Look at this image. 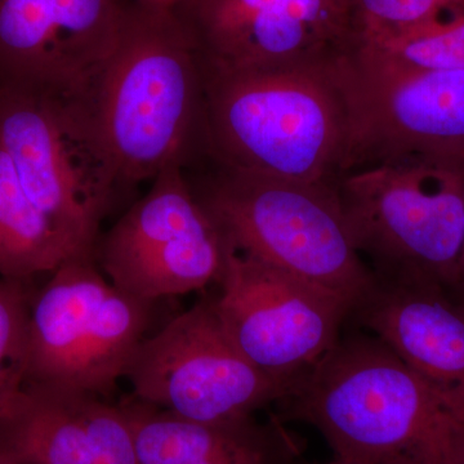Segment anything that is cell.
Segmentation results:
<instances>
[{
  "label": "cell",
  "mask_w": 464,
  "mask_h": 464,
  "mask_svg": "<svg viewBox=\"0 0 464 464\" xmlns=\"http://www.w3.org/2000/svg\"><path fill=\"white\" fill-rule=\"evenodd\" d=\"M121 408L132 427L140 464H297L301 439L273 415L203 423L183 420L140 400Z\"/></svg>",
  "instance_id": "16"
},
{
  "label": "cell",
  "mask_w": 464,
  "mask_h": 464,
  "mask_svg": "<svg viewBox=\"0 0 464 464\" xmlns=\"http://www.w3.org/2000/svg\"><path fill=\"white\" fill-rule=\"evenodd\" d=\"M173 161L97 241V265L116 288L145 301L218 283L226 243Z\"/></svg>",
  "instance_id": "9"
},
{
  "label": "cell",
  "mask_w": 464,
  "mask_h": 464,
  "mask_svg": "<svg viewBox=\"0 0 464 464\" xmlns=\"http://www.w3.org/2000/svg\"><path fill=\"white\" fill-rule=\"evenodd\" d=\"M146 5H158V7H177L182 0H141Z\"/></svg>",
  "instance_id": "23"
},
{
  "label": "cell",
  "mask_w": 464,
  "mask_h": 464,
  "mask_svg": "<svg viewBox=\"0 0 464 464\" xmlns=\"http://www.w3.org/2000/svg\"><path fill=\"white\" fill-rule=\"evenodd\" d=\"M360 44L405 32L464 7V0H351ZM360 47V45H359Z\"/></svg>",
  "instance_id": "20"
},
{
  "label": "cell",
  "mask_w": 464,
  "mask_h": 464,
  "mask_svg": "<svg viewBox=\"0 0 464 464\" xmlns=\"http://www.w3.org/2000/svg\"><path fill=\"white\" fill-rule=\"evenodd\" d=\"M123 0H0V84L85 96L114 48Z\"/></svg>",
  "instance_id": "13"
},
{
  "label": "cell",
  "mask_w": 464,
  "mask_h": 464,
  "mask_svg": "<svg viewBox=\"0 0 464 464\" xmlns=\"http://www.w3.org/2000/svg\"><path fill=\"white\" fill-rule=\"evenodd\" d=\"M197 194L226 243L249 257L353 302L374 282L335 186L286 181L222 167Z\"/></svg>",
  "instance_id": "4"
},
{
  "label": "cell",
  "mask_w": 464,
  "mask_h": 464,
  "mask_svg": "<svg viewBox=\"0 0 464 464\" xmlns=\"http://www.w3.org/2000/svg\"><path fill=\"white\" fill-rule=\"evenodd\" d=\"M453 451L457 464H464V423L454 420Z\"/></svg>",
  "instance_id": "21"
},
{
  "label": "cell",
  "mask_w": 464,
  "mask_h": 464,
  "mask_svg": "<svg viewBox=\"0 0 464 464\" xmlns=\"http://www.w3.org/2000/svg\"><path fill=\"white\" fill-rule=\"evenodd\" d=\"M0 148L34 206L93 256L118 170L83 96L0 84Z\"/></svg>",
  "instance_id": "5"
},
{
  "label": "cell",
  "mask_w": 464,
  "mask_h": 464,
  "mask_svg": "<svg viewBox=\"0 0 464 464\" xmlns=\"http://www.w3.org/2000/svg\"><path fill=\"white\" fill-rule=\"evenodd\" d=\"M447 289L451 295H462L464 293V244L462 255H460L459 261H458L456 273H454L451 282L448 284Z\"/></svg>",
  "instance_id": "22"
},
{
  "label": "cell",
  "mask_w": 464,
  "mask_h": 464,
  "mask_svg": "<svg viewBox=\"0 0 464 464\" xmlns=\"http://www.w3.org/2000/svg\"><path fill=\"white\" fill-rule=\"evenodd\" d=\"M34 280L0 276V417L25 384L27 323Z\"/></svg>",
  "instance_id": "19"
},
{
  "label": "cell",
  "mask_w": 464,
  "mask_h": 464,
  "mask_svg": "<svg viewBox=\"0 0 464 464\" xmlns=\"http://www.w3.org/2000/svg\"><path fill=\"white\" fill-rule=\"evenodd\" d=\"M226 243V241H225ZM217 315L241 355L293 384L341 337L353 302L226 243Z\"/></svg>",
  "instance_id": "10"
},
{
  "label": "cell",
  "mask_w": 464,
  "mask_h": 464,
  "mask_svg": "<svg viewBox=\"0 0 464 464\" xmlns=\"http://www.w3.org/2000/svg\"><path fill=\"white\" fill-rule=\"evenodd\" d=\"M34 289L27 323L25 384L114 395L155 304L116 288L96 257L67 259Z\"/></svg>",
  "instance_id": "6"
},
{
  "label": "cell",
  "mask_w": 464,
  "mask_h": 464,
  "mask_svg": "<svg viewBox=\"0 0 464 464\" xmlns=\"http://www.w3.org/2000/svg\"><path fill=\"white\" fill-rule=\"evenodd\" d=\"M346 57L274 70L217 69L200 60L201 121L222 167L337 186L351 145Z\"/></svg>",
  "instance_id": "1"
},
{
  "label": "cell",
  "mask_w": 464,
  "mask_h": 464,
  "mask_svg": "<svg viewBox=\"0 0 464 464\" xmlns=\"http://www.w3.org/2000/svg\"><path fill=\"white\" fill-rule=\"evenodd\" d=\"M0 454L18 464H140L121 405L39 386H24L0 417Z\"/></svg>",
  "instance_id": "15"
},
{
  "label": "cell",
  "mask_w": 464,
  "mask_h": 464,
  "mask_svg": "<svg viewBox=\"0 0 464 464\" xmlns=\"http://www.w3.org/2000/svg\"><path fill=\"white\" fill-rule=\"evenodd\" d=\"M449 295H450L451 298H453L454 301H456L457 304L464 310V293H462V295H451V293H449Z\"/></svg>",
  "instance_id": "24"
},
{
  "label": "cell",
  "mask_w": 464,
  "mask_h": 464,
  "mask_svg": "<svg viewBox=\"0 0 464 464\" xmlns=\"http://www.w3.org/2000/svg\"><path fill=\"white\" fill-rule=\"evenodd\" d=\"M357 52L408 69L464 72V7L395 35L362 43Z\"/></svg>",
  "instance_id": "18"
},
{
  "label": "cell",
  "mask_w": 464,
  "mask_h": 464,
  "mask_svg": "<svg viewBox=\"0 0 464 464\" xmlns=\"http://www.w3.org/2000/svg\"><path fill=\"white\" fill-rule=\"evenodd\" d=\"M125 378L134 399L203 423L249 417L277 404L292 386L241 355L210 295L151 333L134 353Z\"/></svg>",
  "instance_id": "8"
},
{
  "label": "cell",
  "mask_w": 464,
  "mask_h": 464,
  "mask_svg": "<svg viewBox=\"0 0 464 464\" xmlns=\"http://www.w3.org/2000/svg\"><path fill=\"white\" fill-rule=\"evenodd\" d=\"M75 257L93 256L79 255L34 206L0 148V276L32 282Z\"/></svg>",
  "instance_id": "17"
},
{
  "label": "cell",
  "mask_w": 464,
  "mask_h": 464,
  "mask_svg": "<svg viewBox=\"0 0 464 464\" xmlns=\"http://www.w3.org/2000/svg\"><path fill=\"white\" fill-rule=\"evenodd\" d=\"M201 63L274 70L329 63L360 45L351 0H182Z\"/></svg>",
  "instance_id": "12"
},
{
  "label": "cell",
  "mask_w": 464,
  "mask_h": 464,
  "mask_svg": "<svg viewBox=\"0 0 464 464\" xmlns=\"http://www.w3.org/2000/svg\"><path fill=\"white\" fill-rule=\"evenodd\" d=\"M121 183L183 161L201 121L197 43L176 9L134 0L114 48L83 96Z\"/></svg>",
  "instance_id": "3"
},
{
  "label": "cell",
  "mask_w": 464,
  "mask_h": 464,
  "mask_svg": "<svg viewBox=\"0 0 464 464\" xmlns=\"http://www.w3.org/2000/svg\"><path fill=\"white\" fill-rule=\"evenodd\" d=\"M335 188L375 276L451 282L464 244V166L387 161L344 173Z\"/></svg>",
  "instance_id": "7"
},
{
  "label": "cell",
  "mask_w": 464,
  "mask_h": 464,
  "mask_svg": "<svg viewBox=\"0 0 464 464\" xmlns=\"http://www.w3.org/2000/svg\"><path fill=\"white\" fill-rule=\"evenodd\" d=\"M351 145L346 173L387 161L464 166V72L344 58Z\"/></svg>",
  "instance_id": "11"
},
{
  "label": "cell",
  "mask_w": 464,
  "mask_h": 464,
  "mask_svg": "<svg viewBox=\"0 0 464 464\" xmlns=\"http://www.w3.org/2000/svg\"><path fill=\"white\" fill-rule=\"evenodd\" d=\"M325 464H337V463H335L334 460H332V462L325 463Z\"/></svg>",
  "instance_id": "26"
},
{
  "label": "cell",
  "mask_w": 464,
  "mask_h": 464,
  "mask_svg": "<svg viewBox=\"0 0 464 464\" xmlns=\"http://www.w3.org/2000/svg\"><path fill=\"white\" fill-rule=\"evenodd\" d=\"M0 464H18L14 462V460H12L11 458L3 456V454H0Z\"/></svg>",
  "instance_id": "25"
},
{
  "label": "cell",
  "mask_w": 464,
  "mask_h": 464,
  "mask_svg": "<svg viewBox=\"0 0 464 464\" xmlns=\"http://www.w3.org/2000/svg\"><path fill=\"white\" fill-rule=\"evenodd\" d=\"M277 405L282 422L314 427L337 464H457L456 420L372 333L341 334Z\"/></svg>",
  "instance_id": "2"
},
{
  "label": "cell",
  "mask_w": 464,
  "mask_h": 464,
  "mask_svg": "<svg viewBox=\"0 0 464 464\" xmlns=\"http://www.w3.org/2000/svg\"><path fill=\"white\" fill-rule=\"evenodd\" d=\"M372 333L464 423V310L429 276L378 277L347 322Z\"/></svg>",
  "instance_id": "14"
}]
</instances>
